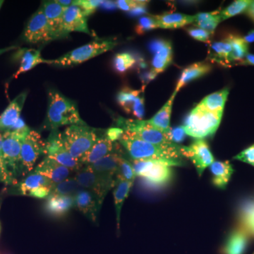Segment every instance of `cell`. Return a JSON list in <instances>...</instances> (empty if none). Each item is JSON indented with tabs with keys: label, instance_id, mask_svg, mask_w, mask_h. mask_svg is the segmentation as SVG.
Returning <instances> with one entry per match:
<instances>
[{
	"label": "cell",
	"instance_id": "6da1fadb",
	"mask_svg": "<svg viewBox=\"0 0 254 254\" xmlns=\"http://www.w3.org/2000/svg\"><path fill=\"white\" fill-rule=\"evenodd\" d=\"M119 141L127 150L131 160H154L170 167H180L185 165V157L182 154L184 145L164 147L152 144L128 132H124Z\"/></svg>",
	"mask_w": 254,
	"mask_h": 254
},
{
	"label": "cell",
	"instance_id": "7a4b0ae2",
	"mask_svg": "<svg viewBox=\"0 0 254 254\" xmlns=\"http://www.w3.org/2000/svg\"><path fill=\"white\" fill-rule=\"evenodd\" d=\"M86 125L80 117L77 107L72 100L55 90L48 93V106L45 127L58 129L65 125Z\"/></svg>",
	"mask_w": 254,
	"mask_h": 254
},
{
	"label": "cell",
	"instance_id": "3957f363",
	"mask_svg": "<svg viewBox=\"0 0 254 254\" xmlns=\"http://www.w3.org/2000/svg\"><path fill=\"white\" fill-rule=\"evenodd\" d=\"M105 132L86 125H71L61 133V138L71 156L80 160Z\"/></svg>",
	"mask_w": 254,
	"mask_h": 254
},
{
	"label": "cell",
	"instance_id": "277c9868",
	"mask_svg": "<svg viewBox=\"0 0 254 254\" xmlns=\"http://www.w3.org/2000/svg\"><path fill=\"white\" fill-rule=\"evenodd\" d=\"M30 131L28 127L22 130L7 131L3 133V159L7 174L8 185L14 182L21 173V145Z\"/></svg>",
	"mask_w": 254,
	"mask_h": 254
},
{
	"label": "cell",
	"instance_id": "5b68a950",
	"mask_svg": "<svg viewBox=\"0 0 254 254\" xmlns=\"http://www.w3.org/2000/svg\"><path fill=\"white\" fill-rule=\"evenodd\" d=\"M222 117V114L208 111L198 105L187 116L184 130L186 134L195 139H203L216 132Z\"/></svg>",
	"mask_w": 254,
	"mask_h": 254
},
{
	"label": "cell",
	"instance_id": "8992f818",
	"mask_svg": "<svg viewBox=\"0 0 254 254\" xmlns=\"http://www.w3.org/2000/svg\"><path fill=\"white\" fill-rule=\"evenodd\" d=\"M118 45L114 38L98 39L68 52L58 59L47 60V64L69 66L80 64L88 60L113 49Z\"/></svg>",
	"mask_w": 254,
	"mask_h": 254
},
{
	"label": "cell",
	"instance_id": "52a82bcc",
	"mask_svg": "<svg viewBox=\"0 0 254 254\" xmlns=\"http://www.w3.org/2000/svg\"><path fill=\"white\" fill-rule=\"evenodd\" d=\"M118 128L125 132H128L143 141L164 147H177L180 144L174 143L168 133L157 129L147 123L138 120H127L119 118L117 120Z\"/></svg>",
	"mask_w": 254,
	"mask_h": 254
},
{
	"label": "cell",
	"instance_id": "ba28073f",
	"mask_svg": "<svg viewBox=\"0 0 254 254\" xmlns=\"http://www.w3.org/2000/svg\"><path fill=\"white\" fill-rule=\"evenodd\" d=\"M131 163L136 176L153 185H165L173 177L171 167L163 163L148 160H131Z\"/></svg>",
	"mask_w": 254,
	"mask_h": 254
},
{
	"label": "cell",
	"instance_id": "9c48e42d",
	"mask_svg": "<svg viewBox=\"0 0 254 254\" xmlns=\"http://www.w3.org/2000/svg\"><path fill=\"white\" fill-rule=\"evenodd\" d=\"M23 39L30 44L47 43L58 39L41 7L28 20L23 31Z\"/></svg>",
	"mask_w": 254,
	"mask_h": 254
},
{
	"label": "cell",
	"instance_id": "30bf717a",
	"mask_svg": "<svg viewBox=\"0 0 254 254\" xmlns=\"http://www.w3.org/2000/svg\"><path fill=\"white\" fill-rule=\"evenodd\" d=\"M74 177L82 188L91 190L102 203L109 190L113 188L116 180V177L93 173L85 167L78 171Z\"/></svg>",
	"mask_w": 254,
	"mask_h": 254
},
{
	"label": "cell",
	"instance_id": "8fae6325",
	"mask_svg": "<svg viewBox=\"0 0 254 254\" xmlns=\"http://www.w3.org/2000/svg\"><path fill=\"white\" fill-rule=\"evenodd\" d=\"M42 155H46V141L42 138L38 132L31 130L21 145V173L25 174L32 171Z\"/></svg>",
	"mask_w": 254,
	"mask_h": 254
},
{
	"label": "cell",
	"instance_id": "7c38bea8",
	"mask_svg": "<svg viewBox=\"0 0 254 254\" xmlns=\"http://www.w3.org/2000/svg\"><path fill=\"white\" fill-rule=\"evenodd\" d=\"M46 156L58 162L72 171L81 170L82 164L73 158L65 148L61 138V132L58 129L52 130L46 141Z\"/></svg>",
	"mask_w": 254,
	"mask_h": 254
},
{
	"label": "cell",
	"instance_id": "4fadbf2b",
	"mask_svg": "<svg viewBox=\"0 0 254 254\" xmlns=\"http://www.w3.org/2000/svg\"><path fill=\"white\" fill-rule=\"evenodd\" d=\"M182 154L193 163L199 176L214 162L213 155L204 139H195L190 146H183Z\"/></svg>",
	"mask_w": 254,
	"mask_h": 254
},
{
	"label": "cell",
	"instance_id": "5bb4252c",
	"mask_svg": "<svg viewBox=\"0 0 254 254\" xmlns=\"http://www.w3.org/2000/svg\"><path fill=\"white\" fill-rule=\"evenodd\" d=\"M143 90H133L124 88L118 93V102L120 106L127 114H131L137 120H142L144 117L145 108Z\"/></svg>",
	"mask_w": 254,
	"mask_h": 254
},
{
	"label": "cell",
	"instance_id": "9a60e30c",
	"mask_svg": "<svg viewBox=\"0 0 254 254\" xmlns=\"http://www.w3.org/2000/svg\"><path fill=\"white\" fill-rule=\"evenodd\" d=\"M149 49L154 55L152 60V70L158 75L163 72L172 63L173 46L170 41L157 39L150 43Z\"/></svg>",
	"mask_w": 254,
	"mask_h": 254
},
{
	"label": "cell",
	"instance_id": "2e32d148",
	"mask_svg": "<svg viewBox=\"0 0 254 254\" xmlns=\"http://www.w3.org/2000/svg\"><path fill=\"white\" fill-rule=\"evenodd\" d=\"M74 208L81 212L92 222H97L102 203L91 190L81 189L73 196Z\"/></svg>",
	"mask_w": 254,
	"mask_h": 254
},
{
	"label": "cell",
	"instance_id": "e0dca14e",
	"mask_svg": "<svg viewBox=\"0 0 254 254\" xmlns=\"http://www.w3.org/2000/svg\"><path fill=\"white\" fill-rule=\"evenodd\" d=\"M87 17L88 16L85 14L83 10L76 5H71L66 7L64 14L63 24L64 34L66 38L68 33L74 31L91 35Z\"/></svg>",
	"mask_w": 254,
	"mask_h": 254
},
{
	"label": "cell",
	"instance_id": "ac0fdd59",
	"mask_svg": "<svg viewBox=\"0 0 254 254\" xmlns=\"http://www.w3.org/2000/svg\"><path fill=\"white\" fill-rule=\"evenodd\" d=\"M250 232L243 225L230 232L220 250L221 254H245L250 243Z\"/></svg>",
	"mask_w": 254,
	"mask_h": 254
},
{
	"label": "cell",
	"instance_id": "d6986e66",
	"mask_svg": "<svg viewBox=\"0 0 254 254\" xmlns=\"http://www.w3.org/2000/svg\"><path fill=\"white\" fill-rule=\"evenodd\" d=\"M72 170L60 165L53 159L46 157L37 165L34 173L49 179L53 185L66 180L71 175Z\"/></svg>",
	"mask_w": 254,
	"mask_h": 254
},
{
	"label": "cell",
	"instance_id": "ffe728a7",
	"mask_svg": "<svg viewBox=\"0 0 254 254\" xmlns=\"http://www.w3.org/2000/svg\"><path fill=\"white\" fill-rule=\"evenodd\" d=\"M119 148L120 147L115 143V149L111 153L91 165H86L85 168L91 170L93 173L99 175L116 177L118 173L120 158L123 155L121 151H119Z\"/></svg>",
	"mask_w": 254,
	"mask_h": 254
},
{
	"label": "cell",
	"instance_id": "44dd1931",
	"mask_svg": "<svg viewBox=\"0 0 254 254\" xmlns=\"http://www.w3.org/2000/svg\"><path fill=\"white\" fill-rule=\"evenodd\" d=\"M26 92L16 96L0 116V131H7L14 126L18 119L21 118V111L27 98Z\"/></svg>",
	"mask_w": 254,
	"mask_h": 254
},
{
	"label": "cell",
	"instance_id": "7402d4cb",
	"mask_svg": "<svg viewBox=\"0 0 254 254\" xmlns=\"http://www.w3.org/2000/svg\"><path fill=\"white\" fill-rule=\"evenodd\" d=\"M41 8L57 38H66L64 34L63 24L64 14L66 7L62 6L57 1H48L43 2Z\"/></svg>",
	"mask_w": 254,
	"mask_h": 254
},
{
	"label": "cell",
	"instance_id": "603a6c76",
	"mask_svg": "<svg viewBox=\"0 0 254 254\" xmlns=\"http://www.w3.org/2000/svg\"><path fill=\"white\" fill-rule=\"evenodd\" d=\"M115 145L110 141L106 135V131L100 137L91 149L80 159L82 165H88L98 161L100 159L109 155L115 149Z\"/></svg>",
	"mask_w": 254,
	"mask_h": 254
},
{
	"label": "cell",
	"instance_id": "cb8c5ba5",
	"mask_svg": "<svg viewBox=\"0 0 254 254\" xmlns=\"http://www.w3.org/2000/svg\"><path fill=\"white\" fill-rule=\"evenodd\" d=\"M74 208L73 196L49 195L45 203V212L54 218H63Z\"/></svg>",
	"mask_w": 254,
	"mask_h": 254
},
{
	"label": "cell",
	"instance_id": "d4e9b609",
	"mask_svg": "<svg viewBox=\"0 0 254 254\" xmlns=\"http://www.w3.org/2000/svg\"><path fill=\"white\" fill-rule=\"evenodd\" d=\"M15 60L19 62V68L14 75L17 78L20 74L31 70L40 64H47V60L43 59L39 50L22 48L15 54Z\"/></svg>",
	"mask_w": 254,
	"mask_h": 254
},
{
	"label": "cell",
	"instance_id": "484cf974",
	"mask_svg": "<svg viewBox=\"0 0 254 254\" xmlns=\"http://www.w3.org/2000/svg\"><path fill=\"white\" fill-rule=\"evenodd\" d=\"M232 46L227 38L224 41L215 42L209 48L208 59L213 63L228 67L231 66Z\"/></svg>",
	"mask_w": 254,
	"mask_h": 254
},
{
	"label": "cell",
	"instance_id": "4316f807",
	"mask_svg": "<svg viewBox=\"0 0 254 254\" xmlns=\"http://www.w3.org/2000/svg\"><path fill=\"white\" fill-rule=\"evenodd\" d=\"M154 16L158 28L165 29H175L184 27L187 25L194 23L195 16H190L179 13H168Z\"/></svg>",
	"mask_w": 254,
	"mask_h": 254
},
{
	"label": "cell",
	"instance_id": "83f0119b",
	"mask_svg": "<svg viewBox=\"0 0 254 254\" xmlns=\"http://www.w3.org/2000/svg\"><path fill=\"white\" fill-rule=\"evenodd\" d=\"M210 170L213 175L212 182L214 186L220 190H225L234 173L230 162L214 161L210 166Z\"/></svg>",
	"mask_w": 254,
	"mask_h": 254
},
{
	"label": "cell",
	"instance_id": "f1b7e54d",
	"mask_svg": "<svg viewBox=\"0 0 254 254\" xmlns=\"http://www.w3.org/2000/svg\"><path fill=\"white\" fill-rule=\"evenodd\" d=\"M177 93V92L174 91L173 94L171 95L168 101L163 105V108L155 114L153 118L147 120V123L164 133H170L172 128L170 127V117H171L173 101Z\"/></svg>",
	"mask_w": 254,
	"mask_h": 254
},
{
	"label": "cell",
	"instance_id": "f546056e",
	"mask_svg": "<svg viewBox=\"0 0 254 254\" xmlns=\"http://www.w3.org/2000/svg\"><path fill=\"white\" fill-rule=\"evenodd\" d=\"M211 69V65L205 62L193 64L187 66L182 71L181 76H180L176 88H175V91L178 93V91L184 86H186L187 83L194 81L197 78L202 77L210 72Z\"/></svg>",
	"mask_w": 254,
	"mask_h": 254
},
{
	"label": "cell",
	"instance_id": "4dcf8cb0",
	"mask_svg": "<svg viewBox=\"0 0 254 254\" xmlns=\"http://www.w3.org/2000/svg\"><path fill=\"white\" fill-rule=\"evenodd\" d=\"M133 184L131 182L124 180L118 176L115 180V185H114L113 195L115 199V210H116L117 224L118 229H120V215H121L122 208L124 202L128 197L131 187Z\"/></svg>",
	"mask_w": 254,
	"mask_h": 254
},
{
	"label": "cell",
	"instance_id": "1f68e13d",
	"mask_svg": "<svg viewBox=\"0 0 254 254\" xmlns=\"http://www.w3.org/2000/svg\"><path fill=\"white\" fill-rule=\"evenodd\" d=\"M229 88L215 92L203 98L198 104L201 108L215 113H223L224 108L229 95Z\"/></svg>",
	"mask_w": 254,
	"mask_h": 254
},
{
	"label": "cell",
	"instance_id": "d6a6232c",
	"mask_svg": "<svg viewBox=\"0 0 254 254\" xmlns=\"http://www.w3.org/2000/svg\"><path fill=\"white\" fill-rule=\"evenodd\" d=\"M53 183L49 179L36 173L30 174L26 179L17 185V191L19 194L28 195L32 190L41 187H53Z\"/></svg>",
	"mask_w": 254,
	"mask_h": 254
},
{
	"label": "cell",
	"instance_id": "836d02e7",
	"mask_svg": "<svg viewBox=\"0 0 254 254\" xmlns=\"http://www.w3.org/2000/svg\"><path fill=\"white\" fill-rule=\"evenodd\" d=\"M220 11L199 13L195 16L194 26L213 34L215 28L221 22Z\"/></svg>",
	"mask_w": 254,
	"mask_h": 254
},
{
	"label": "cell",
	"instance_id": "e575fe53",
	"mask_svg": "<svg viewBox=\"0 0 254 254\" xmlns=\"http://www.w3.org/2000/svg\"><path fill=\"white\" fill-rule=\"evenodd\" d=\"M81 185L76 181L75 177L68 178L60 183L55 184L52 187L49 195H67L74 196L81 190Z\"/></svg>",
	"mask_w": 254,
	"mask_h": 254
},
{
	"label": "cell",
	"instance_id": "d590c367",
	"mask_svg": "<svg viewBox=\"0 0 254 254\" xmlns=\"http://www.w3.org/2000/svg\"><path fill=\"white\" fill-rule=\"evenodd\" d=\"M227 38L232 46V63L235 62L241 63L248 54V45L244 41L242 37L230 35Z\"/></svg>",
	"mask_w": 254,
	"mask_h": 254
},
{
	"label": "cell",
	"instance_id": "8d00e7d4",
	"mask_svg": "<svg viewBox=\"0 0 254 254\" xmlns=\"http://www.w3.org/2000/svg\"><path fill=\"white\" fill-rule=\"evenodd\" d=\"M136 63V58L129 53H119L114 58L113 67L117 72L124 73L133 68Z\"/></svg>",
	"mask_w": 254,
	"mask_h": 254
},
{
	"label": "cell",
	"instance_id": "74e56055",
	"mask_svg": "<svg viewBox=\"0 0 254 254\" xmlns=\"http://www.w3.org/2000/svg\"><path fill=\"white\" fill-rule=\"evenodd\" d=\"M252 1L250 0H237L234 1L225 9L220 11V15L222 21L245 12L248 9Z\"/></svg>",
	"mask_w": 254,
	"mask_h": 254
},
{
	"label": "cell",
	"instance_id": "f35d334b",
	"mask_svg": "<svg viewBox=\"0 0 254 254\" xmlns=\"http://www.w3.org/2000/svg\"><path fill=\"white\" fill-rule=\"evenodd\" d=\"M242 225L254 236V200L247 202L242 210Z\"/></svg>",
	"mask_w": 254,
	"mask_h": 254
},
{
	"label": "cell",
	"instance_id": "ab89813d",
	"mask_svg": "<svg viewBox=\"0 0 254 254\" xmlns=\"http://www.w3.org/2000/svg\"><path fill=\"white\" fill-rule=\"evenodd\" d=\"M117 176L120 177L124 180L131 182L133 184L136 179V175L133 170L131 161L124 158L122 155L119 163L118 173Z\"/></svg>",
	"mask_w": 254,
	"mask_h": 254
},
{
	"label": "cell",
	"instance_id": "60d3db41",
	"mask_svg": "<svg viewBox=\"0 0 254 254\" xmlns=\"http://www.w3.org/2000/svg\"><path fill=\"white\" fill-rule=\"evenodd\" d=\"M158 26L153 16H142L138 20L135 31L137 34L143 35L146 32L158 28Z\"/></svg>",
	"mask_w": 254,
	"mask_h": 254
},
{
	"label": "cell",
	"instance_id": "b9f144b4",
	"mask_svg": "<svg viewBox=\"0 0 254 254\" xmlns=\"http://www.w3.org/2000/svg\"><path fill=\"white\" fill-rule=\"evenodd\" d=\"M103 1L100 0H77L73 1V5L79 6L87 16L93 14L98 6L103 4Z\"/></svg>",
	"mask_w": 254,
	"mask_h": 254
},
{
	"label": "cell",
	"instance_id": "7bdbcfd3",
	"mask_svg": "<svg viewBox=\"0 0 254 254\" xmlns=\"http://www.w3.org/2000/svg\"><path fill=\"white\" fill-rule=\"evenodd\" d=\"M187 31L190 37L194 38L196 41L203 42V43H210V40L213 36L212 33L199 28H187Z\"/></svg>",
	"mask_w": 254,
	"mask_h": 254
},
{
	"label": "cell",
	"instance_id": "ee69618b",
	"mask_svg": "<svg viewBox=\"0 0 254 254\" xmlns=\"http://www.w3.org/2000/svg\"><path fill=\"white\" fill-rule=\"evenodd\" d=\"M235 160H240L243 163L250 164L254 168V143L249 148H246L236 156L234 157Z\"/></svg>",
	"mask_w": 254,
	"mask_h": 254
},
{
	"label": "cell",
	"instance_id": "f6af8a7d",
	"mask_svg": "<svg viewBox=\"0 0 254 254\" xmlns=\"http://www.w3.org/2000/svg\"><path fill=\"white\" fill-rule=\"evenodd\" d=\"M168 134L170 139H171L174 143H176L177 144L183 141L184 139H185V136H186V133H185V130H184L183 126L176 127V128H171Z\"/></svg>",
	"mask_w": 254,
	"mask_h": 254
},
{
	"label": "cell",
	"instance_id": "bcb514c9",
	"mask_svg": "<svg viewBox=\"0 0 254 254\" xmlns=\"http://www.w3.org/2000/svg\"><path fill=\"white\" fill-rule=\"evenodd\" d=\"M52 187H41L30 192L28 196L36 198H45L49 196Z\"/></svg>",
	"mask_w": 254,
	"mask_h": 254
},
{
	"label": "cell",
	"instance_id": "7dc6e473",
	"mask_svg": "<svg viewBox=\"0 0 254 254\" xmlns=\"http://www.w3.org/2000/svg\"><path fill=\"white\" fill-rule=\"evenodd\" d=\"M140 1H133V0H119L117 1L116 6L119 9L125 11H131L133 8L136 7L139 4Z\"/></svg>",
	"mask_w": 254,
	"mask_h": 254
},
{
	"label": "cell",
	"instance_id": "c3c4849f",
	"mask_svg": "<svg viewBox=\"0 0 254 254\" xmlns=\"http://www.w3.org/2000/svg\"><path fill=\"white\" fill-rule=\"evenodd\" d=\"M124 132L125 131L122 128H118V127H113V128H110L106 130V135L110 141L114 143L121 138Z\"/></svg>",
	"mask_w": 254,
	"mask_h": 254
},
{
	"label": "cell",
	"instance_id": "681fc988",
	"mask_svg": "<svg viewBox=\"0 0 254 254\" xmlns=\"http://www.w3.org/2000/svg\"><path fill=\"white\" fill-rule=\"evenodd\" d=\"M148 2V1H140L139 4L129 11L130 14L133 15V16L146 14Z\"/></svg>",
	"mask_w": 254,
	"mask_h": 254
},
{
	"label": "cell",
	"instance_id": "f907efd6",
	"mask_svg": "<svg viewBox=\"0 0 254 254\" xmlns=\"http://www.w3.org/2000/svg\"><path fill=\"white\" fill-rule=\"evenodd\" d=\"M0 182H4L8 185V177L6 168L3 160H0Z\"/></svg>",
	"mask_w": 254,
	"mask_h": 254
},
{
	"label": "cell",
	"instance_id": "816d5d0a",
	"mask_svg": "<svg viewBox=\"0 0 254 254\" xmlns=\"http://www.w3.org/2000/svg\"><path fill=\"white\" fill-rule=\"evenodd\" d=\"M28 127L27 125H26L25 122L23 121L22 118H20L18 119L17 122H16V124L11 127V129L9 131H17V130H22L23 128H26Z\"/></svg>",
	"mask_w": 254,
	"mask_h": 254
},
{
	"label": "cell",
	"instance_id": "f5cc1de1",
	"mask_svg": "<svg viewBox=\"0 0 254 254\" xmlns=\"http://www.w3.org/2000/svg\"><path fill=\"white\" fill-rule=\"evenodd\" d=\"M239 64L242 65H252V66H254V55L248 53L247 56L245 57V59Z\"/></svg>",
	"mask_w": 254,
	"mask_h": 254
},
{
	"label": "cell",
	"instance_id": "db71d44e",
	"mask_svg": "<svg viewBox=\"0 0 254 254\" xmlns=\"http://www.w3.org/2000/svg\"><path fill=\"white\" fill-rule=\"evenodd\" d=\"M246 14H247V16L250 18L251 20L253 21L254 23V1H252V3L249 6L248 9L246 11Z\"/></svg>",
	"mask_w": 254,
	"mask_h": 254
},
{
	"label": "cell",
	"instance_id": "11a10c76",
	"mask_svg": "<svg viewBox=\"0 0 254 254\" xmlns=\"http://www.w3.org/2000/svg\"><path fill=\"white\" fill-rule=\"evenodd\" d=\"M244 41L248 44V43H254V29L249 32L248 34L243 37Z\"/></svg>",
	"mask_w": 254,
	"mask_h": 254
},
{
	"label": "cell",
	"instance_id": "9f6ffc18",
	"mask_svg": "<svg viewBox=\"0 0 254 254\" xmlns=\"http://www.w3.org/2000/svg\"><path fill=\"white\" fill-rule=\"evenodd\" d=\"M102 5H103L104 9H114L115 8L117 7L116 4H115V3L112 2V1H104Z\"/></svg>",
	"mask_w": 254,
	"mask_h": 254
},
{
	"label": "cell",
	"instance_id": "6f0895ef",
	"mask_svg": "<svg viewBox=\"0 0 254 254\" xmlns=\"http://www.w3.org/2000/svg\"><path fill=\"white\" fill-rule=\"evenodd\" d=\"M57 2L59 3L60 5L64 6V7H68V6L73 5V1H71V0H68V1H66V0H59V1H57Z\"/></svg>",
	"mask_w": 254,
	"mask_h": 254
},
{
	"label": "cell",
	"instance_id": "680465c9",
	"mask_svg": "<svg viewBox=\"0 0 254 254\" xmlns=\"http://www.w3.org/2000/svg\"><path fill=\"white\" fill-rule=\"evenodd\" d=\"M2 143L3 133H1V132H0V160H3V161H4V159H3Z\"/></svg>",
	"mask_w": 254,
	"mask_h": 254
},
{
	"label": "cell",
	"instance_id": "91938a15",
	"mask_svg": "<svg viewBox=\"0 0 254 254\" xmlns=\"http://www.w3.org/2000/svg\"><path fill=\"white\" fill-rule=\"evenodd\" d=\"M16 46H11L8 47V48H3V49H0V55L4 54L5 53H7V52L11 51V50L16 49Z\"/></svg>",
	"mask_w": 254,
	"mask_h": 254
},
{
	"label": "cell",
	"instance_id": "94428289",
	"mask_svg": "<svg viewBox=\"0 0 254 254\" xmlns=\"http://www.w3.org/2000/svg\"><path fill=\"white\" fill-rule=\"evenodd\" d=\"M4 4V1L3 0H0V9H1V6Z\"/></svg>",
	"mask_w": 254,
	"mask_h": 254
}]
</instances>
